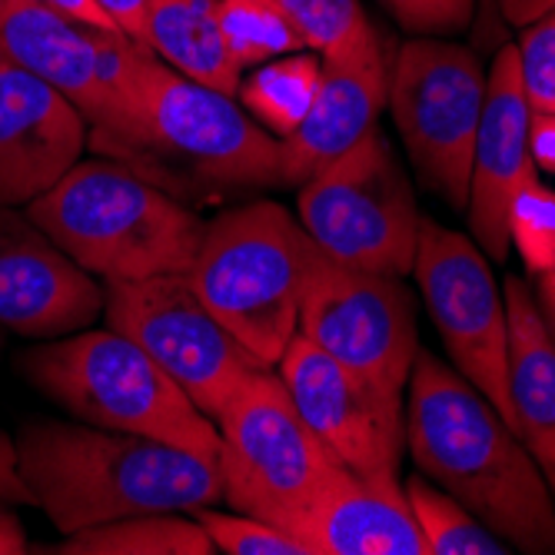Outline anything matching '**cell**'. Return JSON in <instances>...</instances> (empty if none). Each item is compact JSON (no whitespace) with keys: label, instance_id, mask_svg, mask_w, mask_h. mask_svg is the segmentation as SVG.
<instances>
[{"label":"cell","instance_id":"obj_36","mask_svg":"<svg viewBox=\"0 0 555 555\" xmlns=\"http://www.w3.org/2000/svg\"><path fill=\"white\" fill-rule=\"evenodd\" d=\"M21 552H27V535L17 516L8 506H0V555H21Z\"/></svg>","mask_w":555,"mask_h":555},{"label":"cell","instance_id":"obj_34","mask_svg":"<svg viewBox=\"0 0 555 555\" xmlns=\"http://www.w3.org/2000/svg\"><path fill=\"white\" fill-rule=\"evenodd\" d=\"M96 4L114 17V24H117L127 37L140 40L150 0H96Z\"/></svg>","mask_w":555,"mask_h":555},{"label":"cell","instance_id":"obj_8","mask_svg":"<svg viewBox=\"0 0 555 555\" xmlns=\"http://www.w3.org/2000/svg\"><path fill=\"white\" fill-rule=\"evenodd\" d=\"M223 502L296 535L320 489L343 466L302 423L283 379L263 370L217 416Z\"/></svg>","mask_w":555,"mask_h":555},{"label":"cell","instance_id":"obj_22","mask_svg":"<svg viewBox=\"0 0 555 555\" xmlns=\"http://www.w3.org/2000/svg\"><path fill=\"white\" fill-rule=\"evenodd\" d=\"M64 555H214L207 529L193 513H143L64 535Z\"/></svg>","mask_w":555,"mask_h":555},{"label":"cell","instance_id":"obj_13","mask_svg":"<svg viewBox=\"0 0 555 555\" xmlns=\"http://www.w3.org/2000/svg\"><path fill=\"white\" fill-rule=\"evenodd\" d=\"M273 370L302 423L346 469L360 476H399L406 452V402L383 396L299 333Z\"/></svg>","mask_w":555,"mask_h":555},{"label":"cell","instance_id":"obj_7","mask_svg":"<svg viewBox=\"0 0 555 555\" xmlns=\"http://www.w3.org/2000/svg\"><path fill=\"white\" fill-rule=\"evenodd\" d=\"M296 190V220L326 260L389 276L413 273L423 214L379 127Z\"/></svg>","mask_w":555,"mask_h":555},{"label":"cell","instance_id":"obj_27","mask_svg":"<svg viewBox=\"0 0 555 555\" xmlns=\"http://www.w3.org/2000/svg\"><path fill=\"white\" fill-rule=\"evenodd\" d=\"M273 4L286 14L302 47L320 57L336 54L373 27L360 0H273Z\"/></svg>","mask_w":555,"mask_h":555},{"label":"cell","instance_id":"obj_28","mask_svg":"<svg viewBox=\"0 0 555 555\" xmlns=\"http://www.w3.org/2000/svg\"><path fill=\"white\" fill-rule=\"evenodd\" d=\"M196 522L207 529L217 552L227 555H310V548L299 542L289 529H280L273 522H263L246 513H217L214 506H204L193 513Z\"/></svg>","mask_w":555,"mask_h":555},{"label":"cell","instance_id":"obj_2","mask_svg":"<svg viewBox=\"0 0 555 555\" xmlns=\"http://www.w3.org/2000/svg\"><path fill=\"white\" fill-rule=\"evenodd\" d=\"M406 449L506 545L555 555V495L529 446L456 366L423 349L406 383Z\"/></svg>","mask_w":555,"mask_h":555},{"label":"cell","instance_id":"obj_33","mask_svg":"<svg viewBox=\"0 0 555 555\" xmlns=\"http://www.w3.org/2000/svg\"><path fill=\"white\" fill-rule=\"evenodd\" d=\"M529 150L539 170L555 173V114H535L529 127Z\"/></svg>","mask_w":555,"mask_h":555},{"label":"cell","instance_id":"obj_29","mask_svg":"<svg viewBox=\"0 0 555 555\" xmlns=\"http://www.w3.org/2000/svg\"><path fill=\"white\" fill-rule=\"evenodd\" d=\"M513 47L532 111L555 114V8L522 27Z\"/></svg>","mask_w":555,"mask_h":555},{"label":"cell","instance_id":"obj_5","mask_svg":"<svg viewBox=\"0 0 555 555\" xmlns=\"http://www.w3.org/2000/svg\"><path fill=\"white\" fill-rule=\"evenodd\" d=\"M21 370L80 423L150 436L220 463L217 420L199 410L140 343L114 326L40 343L21 357Z\"/></svg>","mask_w":555,"mask_h":555},{"label":"cell","instance_id":"obj_1","mask_svg":"<svg viewBox=\"0 0 555 555\" xmlns=\"http://www.w3.org/2000/svg\"><path fill=\"white\" fill-rule=\"evenodd\" d=\"M87 143L186 204L283 186L280 140L233 93L177 74L140 40L120 77L114 124L90 130Z\"/></svg>","mask_w":555,"mask_h":555},{"label":"cell","instance_id":"obj_23","mask_svg":"<svg viewBox=\"0 0 555 555\" xmlns=\"http://www.w3.org/2000/svg\"><path fill=\"white\" fill-rule=\"evenodd\" d=\"M320 74L323 61L313 50L310 54L307 50L283 54L276 61L260 64L246 80H240V104L260 127L283 140L310 114L313 96L320 90Z\"/></svg>","mask_w":555,"mask_h":555},{"label":"cell","instance_id":"obj_26","mask_svg":"<svg viewBox=\"0 0 555 555\" xmlns=\"http://www.w3.org/2000/svg\"><path fill=\"white\" fill-rule=\"evenodd\" d=\"M509 243L535 280L555 263V190H548L539 173L526 177L513 193Z\"/></svg>","mask_w":555,"mask_h":555},{"label":"cell","instance_id":"obj_15","mask_svg":"<svg viewBox=\"0 0 555 555\" xmlns=\"http://www.w3.org/2000/svg\"><path fill=\"white\" fill-rule=\"evenodd\" d=\"M104 313V289L17 207H0V326L57 339Z\"/></svg>","mask_w":555,"mask_h":555},{"label":"cell","instance_id":"obj_14","mask_svg":"<svg viewBox=\"0 0 555 555\" xmlns=\"http://www.w3.org/2000/svg\"><path fill=\"white\" fill-rule=\"evenodd\" d=\"M133 37L0 0V57L24 67L83 114L90 130L114 124Z\"/></svg>","mask_w":555,"mask_h":555},{"label":"cell","instance_id":"obj_19","mask_svg":"<svg viewBox=\"0 0 555 555\" xmlns=\"http://www.w3.org/2000/svg\"><path fill=\"white\" fill-rule=\"evenodd\" d=\"M296 535L310 555H426L399 476H360L346 466L320 489Z\"/></svg>","mask_w":555,"mask_h":555},{"label":"cell","instance_id":"obj_20","mask_svg":"<svg viewBox=\"0 0 555 555\" xmlns=\"http://www.w3.org/2000/svg\"><path fill=\"white\" fill-rule=\"evenodd\" d=\"M502 299L509 326V396L516 433L555 495V336L522 276H506Z\"/></svg>","mask_w":555,"mask_h":555},{"label":"cell","instance_id":"obj_16","mask_svg":"<svg viewBox=\"0 0 555 555\" xmlns=\"http://www.w3.org/2000/svg\"><path fill=\"white\" fill-rule=\"evenodd\" d=\"M529 127H532V104L526 96L516 47H499V54L489 67L486 104L473 150V173H469V230L479 249L506 263L513 254L509 243V204L519 183L539 173L532 150H529Z\"/></svg>","mask_w":555,"mask_h":555},{"label":"cell","instance_id":"obj_10","mask_svg":"<svg viewBox=\"0 0 555 555\" xmlns=\"http://www.w3.org/2000/svg\"><path fill=\"white\" fill-rule=\"evenodd\" d=\"M104 317L140 343L210 420L257 373L273 370L207 310L186 273L107 283Z\"/></svg>","mask_w":555,"mask_h":555},{"label":"cell","instance_id":"obj_9","mask_svg":"<svg viewBox=\"0 0 555 555\" xmlns=\"http://www.w3.org/2000/svg\"><path fill=\"white\" fill-rule=\"evenodd\" d=\"M489 70L469 47L446 37H410L389 67L386 104L420 180L452 210L469 204L473 150Z\"/></svg>","mask_w":555,"mask_h":555},{"label":"cell","instance_id":"obj_37","mask_svg":"<svg viewBox=\"0 0 555 555\" xmlns=\"http://www.w3.org/2000/svg\"><path fill=\"white\" fill-rule=\"evenodd\" d=\"M539 307H542V317H545V323H548V330H552V336H555V263L539 276Z\"/></svg>","mask_w":555,"mask_h":555},{"label":"cell","instance_id":"obj_12","mask_svg":"<svg viewBox=\"0 0 555 555\" xmlns=\"http://www.w3.org/2000/svg\"><path fill=\"white\" fill-rule=\"evenodd\" d=\"M413 276L452 366L516 429L506 299L489 270V257L473 236L449 230L433 217H420Z\"/></svg>","mask_w":555,"mask_h":555},{"label":"cell","instance_id":"obj_11","mask_svg":"<svg viewBox=\"0 0 555 555\" xmlns=\"http://www.w3.org/2000/svg\"><path fill=\"white\" fill-rule=\"evenodd\" d=\"M296 333L383 396L406 402L420 330L416 302L402 276L339 267L320 254L302 293Z\"/></svg>","mask_w":555,"mask_h":555},{"label":"cell","instance_id":"obj_3","mask_svg":"<svg viewBox=\"0 0 555 555\" xmlns=\"http://www.w3.org/2000/svg\"><path fill=\"white\" fill-rule=\"evenodd\" d=\"M14 442L34 506L64 535L143 513H196L223 499L220 463L150 436L34 420Z\"/></svg>","mask_w":555,"mask_h":555},{"label":"cell","instance_id":"obj_31","mask_svg":"<svg viewBox=\"0 0 555 555\" xmlns=\"http://www.w3.org/2000/svg\"><path fill=\"white\" fill-rule=\"evenodd\" d=\"M17 502L34 506V495L17 469V442L0 429V506H17Z\"/></svg>","mask_w":555,"mask_h":555},{"label":"cell","instance_id":"obj_35","mask_svg":"<svg viewBox=\"0 0 555 555\" xmlns=\"http://www.w3.org/2000/svg\"><path fill=\"white\" fill-rule=\"evenodd\" d=\"M492 4V11L506 21V24H513V27H529L532 21H539L545 11H552L555 8V0H489Z\"/></svg>","mask_w":555,"mask_h":555},{"label":"cell","instance_id":"obj_21","mask_svg":"<svg viewBox=\"0 0 555 555\" xmlns=\"http://www.w3.org/2000/svg\"><path fill=\"white\" fill-rule=\"evenodd\" d=\"M140 43L177 74L236 96L243 70L227 47L217 0H150Z\"/></svg>","mask_w":555,"mask_h":555},{"label":"cell","instance_id":"obj_30","mask_svg":"<svg viewBox=\"0 0 555 555\" xmlns=\"http://www.w3.org/2000/svg\"><path fill=\"white\" fill-rule=\"evenodd\" d=\"M379 8L413 37L463 34L476 17V0H379Z\"/></svg>","mask_w":555,"mask_h":555},{"label":"cell","instance_id":"obj_24","mask_svg":"<svg viewBox=\"0 0 555 555\" xmlns=\"http://www.w3.org/2000/svg\"><path fill=\"white\" fill-rule=\"evenodd\" d=\"M413 519L423 532L426 555H506L513 552L492 529H486L460 499L429 482L423 473L402 482Z\"/></svg>","mask_w":555,"mask_h":555},{"label":"cell","instance_id":"obj_25","mask_svg":"<svg viewBox=\"0 0 555 555\" xmlns=\"http://www.w3.org/2000/svg\"><path fill=\"white\" fill-rule=\"evenodd\" d=\"M220 27L240 70L307 50L273 0H217Z\"/></svg>","mask_w":555,"mask_h":555},{"label":"cell","instance_id":"obj_18","mask_svg":"<svg viewBox=\"0 0 555 555\" xmlns=\"http://www.w3.org/2000/svg\"><path fill=\"white\" fill-rule=\"evenodd\" d=\"M320 61L323 74L310 114L280 140L283 186L307 183L317 170L346 154L352 143L379 127V114L386 107L389 67L373 27Z\"/></svg>","mask_w":555,"mask_h":555},{"label":"cell","instance_id":"obj_6","mask_svg":"<svg viewBox=\"0 0 555 555\" xmlns=\"http://www.w3.org/2000/svg\"><path fill=\"white\" fill-rule=\"evenodd\" d=\"M317 260V243L283 204L249 199L207 223L186 280L257 360L276 366L299 330Z\"/></svg>","mask_w":555,"mask_h":555},{"label":"cell","instance_id":"obj_32","mask_svg":"<svg viewBox=\"0 0 555 555\" xmlns=\"http://www.w3.org/2000/svg\"><path fill=\"white\" fill-rule=\"evenodd\" d=\"M21 4H30V8H40V11H50V14H61V17H70V21H80L87 27H100V30H120L114 24V17L96 4V0H21ZM124 34V30H120Z\"/></svg>","mask_w":555,"mask_h":555},{"label":"cell","instance_id":"obj_4","mask_svg":"<svg viewBox=\"0 0 555 555\" xmlns=\"http://www.w3.org/2000/svg\"><path fill=\"white\" fill-rule=\"evenodd\" d=\"M27 217L90 276L107 283L186 273L207 223L186 199L120 160H77L27 204Z\"/></svg>","mask_w":555,"mask_h":555},{"label":"cell","instance_id":"obj_17","mask_svg":"<svg viewBox=\"0 0 555 555\" xmlns=\"http://www.w3.org/2000/svg\"><path fill=\"white\" fill-rule=\"evenodd\" d=\"M87 137L67 96L0 57V207L34 204L83 157Z\"/></svg>","mask_w":555,"mask_h":555}]
</instances>
